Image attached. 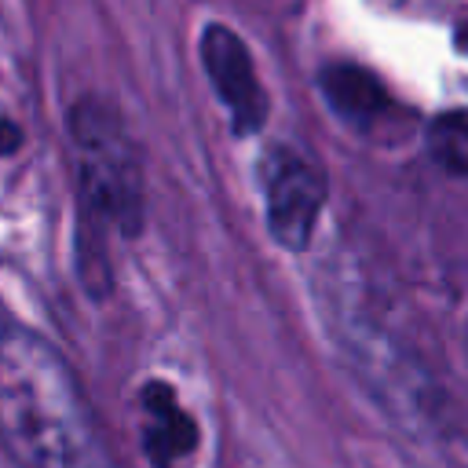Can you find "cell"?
Returning <instances> with one entry per match:
<instances>
[{
  "label": "cell",
  "mask_w": 468,
  "mask_h": 468,
  "mask_svg": "<svg viewBox=\"0 0 468 468\" xmlns=\"http://www.w3.org/2000/svg\"><path fill=\"white\" fill-rule=\"evenodd\" d=\"M325 91H329L336 113H344L347 121H366L373 113H380V106H384L380 84L366 69H355V66L329 69L325 73Z\"/></svg>",
  "instance_id": "8992f818"
},
{
  "label": "cell",
  "mask_w": 468,
  "mask_h": 468,
  "mask_svg": "<svg viewBox=\"0 0 468 468\" xmlns=\"http://www.w3.org/2000/svg\"><path fill=\"white\" fill-rule=\"evenodd\" d=\"M73 139H77V154H80L84 194L110 223L135 234L139 216H143L139 161H135V150H132L121 121L110 110L84 102L73 121Z\"/></svg>",
  "instance_id": "7a4b0ae2"
},
{
  "label": "cell",
  "mask_w": 468,
  "mask_h": 468,
  "mask_svg": "<svg viewBox=\"0 0 468 468\" xmlns=\"http://www.w3.org/2000/svg\"><path fill=\"white\" fill-rule=\"evenodd\" d=\"M197 446V424L161 380L143 388V450L157 468H176Z\"/></svg>",
  "instance_id": "5b68a950"
},
{
  "label": "cell",
  "mask_w": 468,
  "mask_h": 468,
  "mask_svg": "<svg viewBox=\"0 0 468 468\" xmlns=\"http://www.w3.org/2000/svg\"><path fill=\"white\" fill-rule=\"evenodd\" d=\"M431 146H435V157H439L450 172H464L468 143H464V121H461V113H446V117L431 128Z\"/></svg>",
  "instance_id": "52a82bcc"
},
{
  "label": "cell",
  "mask_w": 468,
  "mask_h": 468,
  "mask_svg": "<svg viewBox=\"0 0 468 468\" xmlns=\"http://www.w3.org/2000/svg\"><path fill=\"white\" fill-rule=\"evenodd\" d=\"M0 439L22 468H106L77 377L37 333L0 336Z\"/></svg>",
  "instance_id": "6da1fadb"
},
{
  "label": "cell",
  "mask_w": 468,
  "mask_h": 468,
  "mask_svg": "<svg viewBox=\"0 0 468 468\" xmlns=\"http://www.w3.org/2000/svg\"><path fill=\"white\" fill-rule=\"evenodd\" d=\"M201 62L208 69V80L216 88V95L223 99L230 124L238 135H249L263 124L267 117V95L256 80L252 69V55L245 48V40L227 29V26H208L201 33Z\"/></svg>",
  "instance_id": "277c9868"
},
{
  "label": "cell",
  "mask_w": 468,
  "mask_h": 468,
  "mask_svg": "<svg viewBox=\"0 0 468 468\" xmlns=\"http://www.w3.org/2000/svg\"><path fill=\"white\" fill-rule=\"evenodd\" d=\"M263 201L274 241L300 252L314 234V219L325 201V183L311 161L278 146L267 154L263 165Z\"/></svg>",
  "instance_id": "3957f363"
}]
</instances>
